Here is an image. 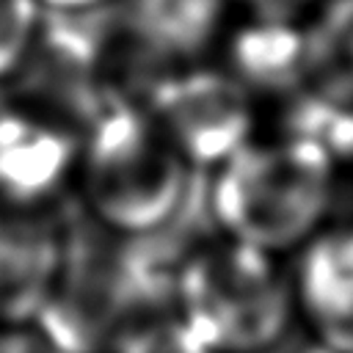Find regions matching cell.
<instances>
[{
	"label": "cell",
	"mask_w": 353,
	"mask_h": 353,
	"mask_svg": "<svg viewBox=\"0 0 353 353\" xmlns=\"http://www.w3.org/2000/svg\"><path fill=\"white\" fill-rule=\"evenodd\" d=\"M80 135V124L44 105H0V201L47 210L77 174Z\"/></svg>",
	"instance_id": "5b68a950"
},
{
	"label": "cell",
	"mask_w": 353,
	"mask_h": 353,
	"mask_svg": "<svg viewBox=\"0 0 353 353\" xmlns=\"http://www.w3.org/2000/svg\"><path fill=\"white\" fill-rule=\"evenodd\" d=\"M108 353H212L188 320L171 309H149L132 317L110 342Z\"/></svg>",
	"instance_id": "8fae6325"
},
{
	"label": "cell",
	"mask_w": 353,
	"mask_h": 353,
	"mask_svg": "<svg viewBox=\"0 0 353 353\" xmlns=\"http://www.w3.org/2000/svg\"><path fill=\"white\" fill-rule=\"evenodd\" d=\"M306 85L353 108V0H323L306 25Z\"/></svg>",
	"instance_id": "30bf717a"
},
{
	"label": "cell",
	"mask_w": 353,
	"mask_h": 353,
	"mask_svg": "<svg viewBox=\"0 0 353 353\" xmlns=\"http://www.w3.org/2000/svg\"><path fill=\"white\" fill-rule=\"evenodd\" d=\"M295 254L290 279L298 312L317 336H353V223L323 226Z\"/></svg>",
	"instance_id": "ba28073f"
},
{
	"label": "cell",
	"mask_w": 353,
	"mask_h": 353,
	"mask_svg": "<svg viewBox=\"0 0 353 353\" xmlns=\"http://www.w3.org/2000/svg\"><path fill=\"white\" fill-rule=\"evenodd\" d=\"M226 3L229 8H237L243 17L303 22V17L314 14V8L323 0H226Z\"/></svg>",
	"instance_id": "4fadbf2b"
},
{
	"label": "cell",
	"mask_w": 353,
	"mask_h": 353,
	"mask_svg": "<svg viewBox=\"0 0 353 353\" xmlns=\"http://www.w3.org/2000/svg\"><path fill=\"white\" fill-rule=\"evenodd\" d=\"M41 22L44 11L36 0H0V85L28 66Z\"/></svg>",
	"instance_id": "7c38bea8"
},
{
	"label": "cell",
	"mask_w": 353,
	"mask_h": 353,
	"mask_svg": "<svg viewBox=\"0 0 353 353\" xmlns=\"http://www.w3.org/2000/svg\"><path fill=\"white\" fill-rule=\"evenodd\" d=\"M171 306L212 353H270L298 312L290 270L279 256L223 234L182 256Z\"/></svg>",
	"instance_id": "3957f363"
},
{
	"label": "cell",
	"mask_w": 353,
	"mask_h": 353,
	"mask_svg": "<svg viewBox=\"0 0 353 353\" xmlns=\"http://www.w3.org/2000/svg\"><path fill=\"white\" fill-rule=\"evenodd\" d=\"M44 14L55 17H72V14H91L94 8L105 6L108 0H36Z\"/></svg>",
	"instance_id": "5bb4252c"
},
{
	"label": "cell",
	"mask_w": 353,
	"mask_h": 353,
	"mask_svg": "<svg viewBox=\"0 0 353 353\" xmlns=\"http://www.w3.org/2000/svg\"><path fill=\"white\" fill-rule=\"evenodd\" d=\"M196 174L143 102L110 97L83 124L74 174L83 215L113 234L146 237L176 223Z\"/></svg>",
	"instance_id": "6da1fadb"
},
{
	"label": "cell",
	"mask_w": 353,
	"mask_h": 353,
	"mask_svg": "<svg viewBox=\"0 0 353 353\" xmlns=\"http://www.w3.org/2000/svg\"><path fill=\"white\" fill-rule=\"evenodd\" d=\"M303 353H353V336H317Z\"/></svg>",
	"instance_id": "9a60e30c"
},
{
	"label": "cell",
	"mask_w": 353,
	"mask_h": 353,
	"mask_svg": "<svg viewBox=\"0 0 353 353\" xmlns=\"http://www.w3.org/2000/svg\"><path fill=\"white\" fill-rule=\"evenodd\" d=\"M50 353H58V350H50Z\"/></svg>",
	"instance_id": "2e32d148"
},
{
	"label": "cell",
	"mask_w": 353,
	"mask_h": 353,
	"mask_svg": "<svg viewBox=\"0 0 353 353\" xmlns=\"http://www.w3.org/2000/svg\"><path fill=\"white\" fill-rule=\"evenodd\" d=\"M207 174L212 229L273 256L295 254L323 229L334 204L336 163L323 146L290 132L251 138Z\"/></svg>",
	"instance_id": "7a4b0ae2"
},
{
	"label": "cell",
	"mask_w": 353,
	"mask_h": 353,
	"mask_svg": "<svg viewBox=\"0 0 353 353\" xmlns=\"http://www.w3.org/2000/svg\"><path fill=\"white\" fill-rule=\"evenodd\" d=\"M121 41L163 72L199 63L226 30V0H119Z\"/></svg>",
	"instance_id": "52a82bcc"
},
{
	"label": "cell",
	"mask_w": 353,
	"mask_h": 353,
	"mask_svg": "<svg viewBox=\"0 0 353 353\" xmlns=\"http://www.w3.org/2000/svg\"><path fill=\"white\" fill-rule=\"evenodd\" d=\"M63 251V223L50 210L0 201V331L36 323Z\"/></svg>",
	"instance_id": "8992f818"
},
{
	"label": "cell",
	"mask_w": 353,
	"mask_h": 353,
	"mask_svg": "<svg viewBox=\"0 0 353 353\" xmlns=\"http://www.w3.org/2000/svg\"><path fill=\"white\" fill-rule=\"evenodd\" d=\"M141 102L199 174L254 138L251 91L229 69H210L201 61L165 69Z\"/></svg>",
	"instance_id": "277c9868"
},
{
	"label": "cell",
	"mask_w": 353,
	"mask_h": 353,
	"mask_svg": "<svg viewBox=\"0 0 353 353\" xmlns=\"http://www.w3.org/2000/svg\"><path fill=\"white\" fill-rule=\"evenodd\" d=\"M229 72L254 91H292L306 85V25L245 17L229 33Z\"/></svg>",
	"instance_id": "9c48e42d"
}]
</instances>
